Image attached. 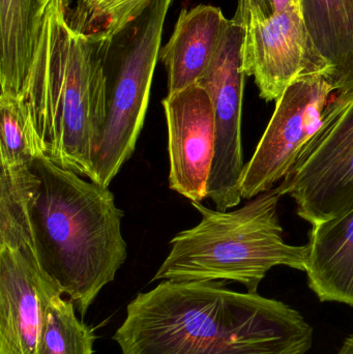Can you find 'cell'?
Masks as SVG:
<instances>
[{"mask_svg":"<svg viewBox=\"0 0 353 354\" xmlns=\"http://www.w3.org/2000/svg\"><path fill=\"white\" fill-rule=\"evenodd\" d=\"M113 340L122 354H306L313 328L277 299L222 281H162L136 295Z\"/></svg>","mask_w":353,"mask_h":354,"instance_id":"obj_1","label":"cell"},{"mask_svg":"<svg viewBox=\"0 0 353 354\" xmlns=\"http://www.w3.org/2000/svg\"><path fill=\"white\" fill-rule=\"evenodd\" d=\"M70 3H48L17 101L39 153L93 181L106 115L108 46L73 24Z\"/></svg>","mask_w":353,"mask_h":354,"instance_id":"obj_2","label":"cell"},{"mask_svg":"<svg viewBox=\"0 0 353 354\" xmlns=\"http://www.w3.org/2000/svg\"><path fill=\"white\" fill-rule=\"evenodd\" d=\"M31 169L37 177L28 210L35 258L83 318L128 257L124 212L109 187L46 156L35 157Z\"/></svg>","mask_w":353,"mask_h":354,"instance_id":"obj_3","label":"cell"},{"mask_svg":"<svg viewBox=\"0 0 353 354\" xmlns=\"http://www.w3.org/2000/svg\"><path fill=\"white\" fill-rule=\"evenodd\" d=\"M278 187L249 200L236 210H213L192 202L201 221L170 241L169 254L155 281H232L257 292L275 266L307 272L309 245L286 243L280 224Z\"/></svg>","mask_w":353,"mask_h":354,"instance_id":"obj_4","label":"cell"},{"mask_svg":"<svg viewBox=\"0 0 353 354\" xmlns=\"http://www.w3.org/2000/svg\"><path fill=\"white\" fill-rule=\"evenodd\" d=\"M173 0H151L108 44L106 115L93 164L95 183L109 187L136 147L151 97L162 35Z\"/></svg>","mask_w":353,"mask_h":354,"instance_id":"obj_5","label":"cell"},{"mask_svg":"<svg viewBox=\"0 0 353 354\" xmlns=\"http://www.w3.org/2000/svg\"><path fill=\"white\" fill-rule=\"evenodd\" d=\"M278 189L312 226L352 207L353 95L347 103L330 101L321 127Z\"/></svg>","mask_w":353,"mask_h":354,"instance_id":"obj_6","label":"cell"},{"mask_svg":"<svg viewBox=\"0 0 353 354\" xmlns=\"http://www.w3.org/2000/svg\"><path fill=\"white\" fill-rule=\"evenodd\" d=\"M244 28L229 20L213 60L198 82L213 108L216 149L207 198L218 210L231 209L242 201L240 183L245 164L242 113L245 74L242 48Z\"/></svg>","mask_w":353,"mask_h":354,"instance_id":"obj_7","label":"cell"},{"mask_svg":"<svg viewBox=\"0 0 353 354\" xmlns=\"http://www.w3.org/2000/svg\"><path fill=\"white\" fill-rule=\"evenodd\" d=\"M333 93L334 87L321 74L307 75L288 86L276 101L267 130L245 165L242 198L252 199L288 176L321 127Z\"/></svg>","mask_w":353,"mask_h":354,"instance_id":"obj_8","label":"cell"},{"mask_svg":"<svg viewBox=\"0 0 353 354\" xmlns=\"http://www.w3.org/2000/svg\"><path fill=\"white\" fill-rule=\"evenodd\" d=\"M242 28V71L254 77L265 101H277L289 85L307 75H329V64L309 33L302 8L250 21Z\"/></svg>","mask_w":353,"mask_h":354,"instance_id":"obj_9","label":"cell"},{"mask_svg":"<svg viewBox=\"0 0 353 354\" xmlns=\"http://www.w3.org/2000/svg\"><path fill=\"white\" fill-rule=\"evenodd\" d=\"M168 129L170 189L202 202L216 149L215 116L207 91L194 83L162 101Z\"/></svg>","mask_w":353,"mask_h":354,"instance_id":"obj_10","label":"cell"},{"mask_svg":"<svg viewBox=\"0 0 353 354\" xmlns=\"http://www.w3.org/2000/svg\"><path fill=\"white\" fill-rule=\"evenodd\" d=\"M58 295L33 254L0 248V354H37L46 312Z\"/></svg>","mask_w":353,"mask_h":354,"instance_id":"obj_11","label":"cell"},{"mask_svg":"<svg viewBox=\"0 0 353 354\" xmlns=\"http://www.w3.org/2000/svg\"><path fill=\"white\" fill-rule=\"evenodd\" d=\"M228 22L221 8L207 4L180 12L171 37L160 51L167 70L168 95L198 82L213 60Z\"/></svg>","mask_w":353,"mask_h":354,"instance_id":"obj_12","label":"cell"},{"mask_svg":"<svg viewBox=\"0 0 353 354\" xmlns=\"http://www.w3.org/2000/svg\"><path fill=\"white\" fill-rule=\"evenodd\" d=\"M308 284L321 301L353 307V206L309 233Z\"/></svg>","mask_w":353,"mask_h":354,"instance_id":"obj_13","label":"cell"},{"mask_svg":"<svg viewBox=\"0 0 353 354\" xmlns=\"http://www.w3.org/2000/svg\"><path fill=\"white\" fill-rule=\"evenodd\" d=\"M309 33L330 66L336 101L353 95V0H302Z\"/></svg>","mask_w":353,"mask_h":354,"instance_id":"obj_14","label":"cell"},{"mask_svg":"<svg viewBox=\"0 0 353 354\" xmlns=\"http://www.w3.org/2000/svg\"><path fill=\"white\" fill-rule=\"evenodd\" d=\"M41 17L37 16L30 0H0L2 97L19 99L32 59Z\"/></svg>","mask_w":353,"mask_h":354,"instance_id":"obj_15","label":"cell"},{"mask_svg":"<svg viewBox=\"0 0 353 354\" xmlns=\"http://www.w3.org/2000/svg\"><path fill=\"white\" fill-rule=\"evenodd\" d=\"M37 187L30 165H2L0 171V248L32 253L29 203Z\"/></svg>","mask_w":353,"mask_h":354,"instance_id":"obj_16","label":"cell"},{"mask_svg":"<svg viewBox=\"0 0 353 354\" xmlns=\"http://www.w3.org/2000/svg\"><path fill=\"white\" fill-rule=\"evenodd\" d=\"M64 295L53 297L39 338L37 354H93L95 330L76 315V307Z\"/></svg>","mask_w":353,"mask_h":354,"instance_id":"obj_17","label":"cell"},{"mask_svg":"<svg viewBox=\"0 0 353 354\" xmlns=\"http://www.w3.org/2000/svg\"><path fill=\"white\" fill-rule=\"evenodd\" d=\"M39 153L17 100L0 95V164L30 165Z\"/></svg>","mask_w":353,"mask_h":354,"instance_id":"obj_18","label":"cell"},{"mask_svg":"<svg viewBox=\"0 0 353 354\" xmlns=\"http://www.w3.org/2000/svg\"><path fill=\"white\" fill-rule=\"evenodd\" d=\"M151 0H103L89 12L73 16L75 26L108 45Z\"/></svg>","mask_w":353,"mask_h":354,"instance_id":"obj_19","label":"cell"},{"mask_svg":"<svg viewBox=\"0 0 353 354\" xmlns=\"http://www.w3.org/2000/svg\"><path fill=\"white\" fill-rule=\"evenodd\" d=\"M296 8H302V0H238L232 20L242 27L250 21L273 18Z\"/></svg>","mask_w":353,"mask_h":354,"instance_id":"obj_20","label":"cell"},{"mask_svg":"<svg viewBox=\"0 0 353 354\" xmlns=\"http://www.w3.org/2000/svg\"><path fill=\"white\" fill-rule=\"evenodd\" d=\"M103 0H78L76 8H74V10L72 8L73 16H81V15L89 12L91 8H95Z\"/></svg>","mask_w":353,"mask_h":354,"instance_id":"obj_21","label":"cell"},{"mask_svg":"<svg viewBox=\"0 0 353 354\" xmlns=\"http://www.w3.org/2000/svg\"><path fill=\"white\" fill-rule=\"evenodd\" d=\"M31 4H32L33 8H35V12L37 16H43L44 12H45L46 8H47L48 3L50 0H30Z\"/></svg>","mask_w":353,"mask_h":354,"instance_id":"obj_22","label":"cell"},{"mask_svg":"<svg viewBox=\"0 0 353 354\" xmlns=\"http://www.w3.org/2000/svg\"><path fill=\"white\" fill-rule=\"evenodd\" d=\"M337 354H353V335L346 338Z\"/></svg>","mask_w":353,"mask_h":354,"instance_id":"obj_23","label":"cell"}]
</instances>
